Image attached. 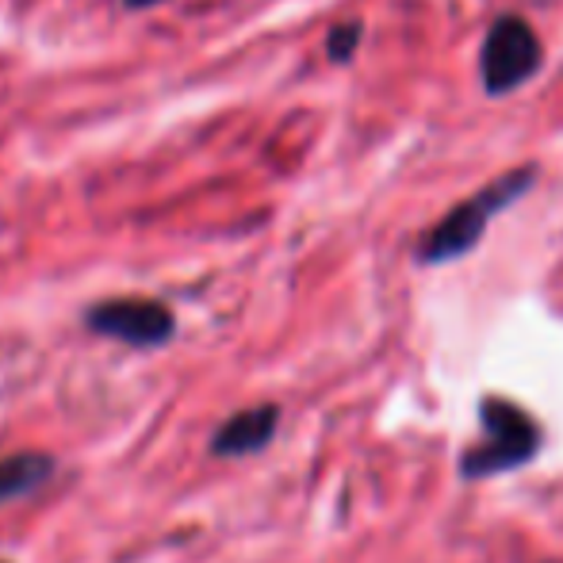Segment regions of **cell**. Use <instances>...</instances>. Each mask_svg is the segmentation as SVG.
<instances>
[{"mask_svg": "<svg viewBox=\"0 0 563 563\" xmlns=\"http://www.w3.org/2000/svg\"><path fill=\"white\" fill-rule=\"evenodd\" d=\"M479 426L483 438L460 452V479L483 483L506 472H521L541 456L544 426L529 415L521 402L506 395H483L479 399Z\"/></svg>", "mask_w": 563, "mask_h": 563, "instance_id": "1", "label": "cell"}, {"mask_svg": "<svg viewBox=\"0 0 563 563\" xmlns=\"http://www.w3.org/2000/svg\"><path fill=\"white\" fill-rule=\"evenodd\" d=\"M533 185H537V165H518V169L503 173V177H495L490 185H483L479 192H472L467 200H460L456 208L422 238V245H418V253H415L418 265L433 268V265H452V261L467 257V253L483 242L490 219L510 208V203H518Z\"/></svg>", "mask_w": 563, "mask_h": 563, "instance_id": "2", "label": "cell"}, {"mask_svg": "<svg viewBox=\"0 0 563 563\" xmlns=\"http://www.w3.org/2000/svg\"><path fill=\"white\" fill-rule=\"evenodd\" d=\"M541 38H537L533 23L526 15H498L490 23L487 38L479 51V81L487 97H506V92L521 89L529 77L541 69Z\"/></svg>", "mask_w": 563, "mask_h": 563, "instance_id": "3", "label": "cell"}, {"mask_svg": "<svg viewBox=\"0 0 563 563\" xmlns=\"http://www.w3.org/2000/svg\"><path fill=\"white\" fill-rule=\"evenodd\" d=\"M89 327L104 338L126 341V345L154 349L173 338L177 319L157 299H108V303L89 311Z\"/></svg>", "mask_w": 563, "mask_h": 563, "instance_id": "4", "label": "cell"}, {"mask_svg": "<svg viewBox=\"0 0 563 563\" xmlns=\"http://www.w3.org/2000/svg\"><path fill=\"white\" fill-rule=\"evenodd\" d=\"M276 430H280V407H276V402L238 410V415H230L216 430L211 452H216V456H250V452L273 445Z\"/></svg>", "mask_w": 563, "mask_h": 563, "instance_id": "5", "label": "cell"}, {"mask_svg": "<svg viewBox=\"0 0 563 563\" xmlns=\"http://www.w3.org/2000/svg\"><path fill=\"white\" fill-rule=\"evenodd\" d=\"M54 475V456L46 452H15V456L0 460V503L27 495V490L43 487Z\"/></svg>", "mask_w": 563, "mask_h": 563, "instance_id": "6", "label": "cell"}, {"mask_svg": "<svg viewBox=\"0 0 563 563\" xmlns=\"http://www.w3.org/2000/svg\"><path fill=\"white\" fill-rule=\"evenodd\" d=\"M356 46H361V23H338L334 31L327 35V54L330 62H338V66H345L349 58L356 54Z\"/></svg>", "mask_w": 563, "mask_h": 563, "instance_id": "7", "label": "cell"}, {"mask_svg": "<svg viewBox=\"0 0 563 563\" xmlns=\"http://www.w3.org/2000/svg\"><path fill=\"white\" fill-rule=\"evenodd\" d=\"M131 8H146V4H157V0H126Z\"/></svg>", "mask_w": 563, "mask_h": 563, "instance_id": "8", "label": "cell"}]
</instances>
